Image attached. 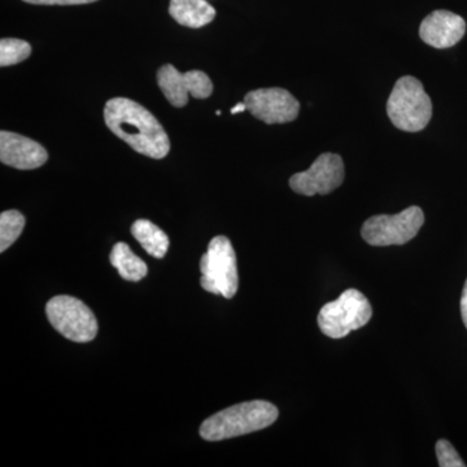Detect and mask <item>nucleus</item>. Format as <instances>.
<instances>
[{"mask_svg":"<svg viewBox=\"0 0 467 467\" xmlns=\"http://www.w3.org/2000/svg\"><path fill=\"white\" fill-rule=\"evenodd\" d=\"M24 2L38 5H88V3L97 2V0H24Z\"/></svg>","mask_w":467,"mask_h":467,"instance_id":"19","label":"nucleus"},{"mask_svg":"<svg viewBox=\"0 0 467 467\" xmlns=\"http://www.w3.org/2000/svg\"><path fill=\"white\" fill-rule=\"evenodd\" d=\"M373 316L370 301L362 292L349 288L337 300L325 304L319 310L317 322L326 337L342 339L352 331L368 324Z\"/></svg>","mask_w":467,"mask_h":467,"instance_id":"4","label":"nucleus"},{"mask_svg":"<svg viewBox=\"0 0 467 467\" xmlns=\"http://www.w3.org/2000/svg\"><path fill=\"white\" fill-rule=\"evenodd\" d=\"M104 119L110 131L140 155L164 159L171 150L167 131L149 109L126 98L107 101Z\"/></svg>","mask_w":467,"mask_h":467,"instance_id":"1","label":"nucleus"},{"mask_svg":"<svg viewBox=\"0 0 467 467\" xmlns=\"http://www.w3.org/2000/svg\"><path fill=\"white\" fill-rule=\"evenodd\" d=\"M425 223V214L420 207H409L398 214H380L365 221L361 235L374 247L407 244L416 238Z\"/></svg>","mask_w":467,"mask_h":467,"instance_id":"7","label":"nucleus"},{"mask_svg":"<svg viewBox=\"0 0 467 467\" xmlns=\"http://www.w3.org/2000/svg\"><path fill=\"white\" fill-rule=\"evenodd\" d=\"M461 315H462V321L467 328V281L463 285L462 297H461Z\"/></svg>","mask_w":467,"mask_h":467,"instance_id":"20","label":"nucleus"},{"mask_svg":"<svg viewBox=\"0 0 467 467\" xmlns=\"http://www.w3.org/2000/svg\"><path fill=\"white\" fill-rule=\"evenodd\" d=\"M45 147L30 138L3 130L0 133V161L20 171L41 168L47 161Z\"/></svg>","mask_w":467,"mask_h":467,"instance_id":"11","label":"nucleus"},{"mask_svg":"<svg viewBox=\"0 0 467 467\" xmlns=\"http://www.w3.org/2000/svg\"><path fill=\"white\" fill-rule=\"evenodd\" d=\"M201 285L205 291L232 299L238 292L239 276L236 254L232 242L218 235L209 243L201 260Z\"/></svg>","mask_w":467,"mask_h":467,"instance_id":"5","label":"nucleus"},{"mask_svg":"<svg viewBox=\"0 0 467 467\" xmlns=\"http://www.w3.org/2000/svg\"><path fill=\"white\" fill-rule=\"evenodd\" d=\"M26 217L18 211H5L0 214V252H5L17 241L26 227Z\"/></svg>","mask_w":467,"mask_h":467,"instance_id":"16","label":"nucleus"},{"mask_svg":"<svg viewBox=\"0 0 467 467\" xmlns=\"http://www.w3.org/2000/svg\"><path fill=\"white\" fill-rule=\"evenodd\" d=\"M278 408L272 402L254 400L223 409L207 418L201 426V436L207 441H226L260 431L275 422Z\"/></svg>","mask_w":467,"mask_h":467,"instance_id":"2","label":"nucleus"},{"mask_svg":"<svg viewBox=\"0 0 467 467\" xmlns=\"http://www.w3.org/2000/svg\"><path fill=\"white\" fill-rule=\"evenodd\" d=\"M436 457H438L439 466L441 467H465L466 463L454 450L450 441H439L436 442Z\"/></svg>","mask_w":467,"mask_h":467,"instance_id":"18","label":"nucleus"},{"mask_svg":"<svg viewBox=\"0 0 467 467\" xmlns=\"http://www.w3.org/2000/svg\"><path fill=\"white\" fill-rule=\"evenodd\" d=\"M131 234L150 256L162 259L167 254L169 250L168 235L150 221H135L131 226Z\"/></svg>","mask_w":467,"mask_h":467,"instance_id":"15","label":"nucleus"},{"mask_svg":"<svg viewBox=\"0 0 467 467\" xmlns=\"http://www.w3.org/2000/svg\"><path fill=\"white\" fill-rule=\"evenodd\" d=\"M110 263L126 281L138 282L149 272L147 264L126 243H117L110 252Z\"/></svg>","mask_w":467,"mask_h":467,"instance_id":"14","label":"nucleus"},{"mask_svg":"<svg viewBox=\"0 0 467 467\" xmlns=\"http://www.w3.org/2000/svg\"><path fill=\"white\" fill-rule=\"evenodd\" d=\"M169 14L180 26L199 29L216 17V9L207 0H171Z\"/></svg>","mask_w":467,"mask_h":467,"instance_id":"13","label":"nucleus"},{"mask_svg":"<svg viewBox=\"0 0 467 467\" xmlns=\"http://www.w3.org/2000/svg\"><path fill=\"white\" fill-rule=\"evenodd\" d=\"M32 54V46L26 41L15 38H3L0 41V67L16 66L23 63Z\"/></svg>","mask_w":467,"mask_h":467,"instance_id":"17","label":"nucleus"},{"mask_svg":"<svg viewBox=\"0 0 467 467\" xmlns=\"http://www.w3.org/2000/svg\"><path fill=\"white\" fill-rule=\"evenodd\" d=\"M158 84L169 103L177 109L186 106L189 95L195 99H207L213 92L211 78L202 70L181 73L171 64L160 67Z\"/></svg>","mask_w":467,"mask_h":467,"instance_id":"9","label":"nucleus"},{"mask_svg":"<svg viewBox=\"0 0 467 467\" xmlns=\"http://www.w3.org/2000/svg\"><path fill=\"white\" fill-rule=\"evenodd\" d=\"M343 159L335 153H322L306 171H300L290 178V187L304 196L327 195L344 181Z\"/></svg>","mask_w":467,"mask_h":467,"instance_id":"8","label":"nucleus"},{"mask_svg":"<svg viewBox=\"0 0 467 467\" xmlns=\"http://www.w3.org/2000/svg\"><path fill=\"white\" fill-rule=\"evenodd\" d=\"M465 33V20L459 15L444 9L430 14L420 26V39L426 45L439 50L453 47L463 38Z\"/></svg>","mask_w":467,"mask_h":467,"instance_id":"12","label":"nucleus"},{"mask_svg":"<svg viewBox=\"0 0 467 467\" xmlns=\"http://www.w3.org/2000/svg\"><path fill=\"white\" fill-rule=\"evenodd\" d=\"M244 110H247V106H245L244 101H243V103L236 104V106L230 110V113H232V115H236V113L244 112Z\"/></svg>","mask_w":467,"mask_h":467,"instance_id":"21","label":"nucleus"},{"mask_svg":"<svg viewBox=\"0 0 467 467\" xmlns=\"http://www.w3.org/2000/svg\"><path fill=\"white\" fill-rule=\"evenodd\" d=\"M387 113L396 128L417 133L431 119V99L420 81L411 76L401 77L387 101Z\"/></svg>","mask_w":467,"mask_h":467,"instance_id":"3","label":"nucleus"},{"mask_svg":"<svg viewBox=\"0 0 467 467\" xmlns=\"http://www.w3.org/2000/svg\"><path fill=\"white\" fill-rule=\"evenodd\" d=\"M46 315L55 330L76 343H88L98 334V321L84 301L67 295L52 297L46 306Z\"/></svg>","mask_w":467,"mask_h":467,"instance_id":"6","label":"nucleus"},{"mask_svg":"<svg viewBox=\"0 0 467 467\" xmlns=\"http://www.w3.org/2000/svg\"><path fill=\"white\" fill-rule=\"evenodd\" d=\"M247 110L267 125L287 124L297 119L300 103L296 98L281 88H259L244 98Z\"/></svg>","mask_w":467,"mask_h":467,"instance_id":"10","label":"nucleus"}]
</instances>
